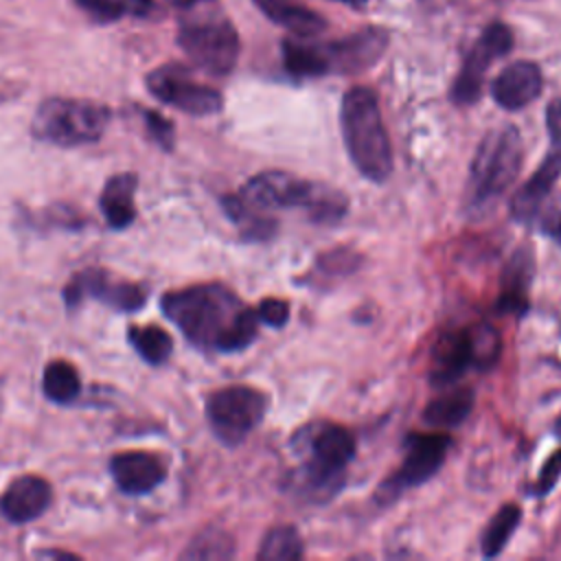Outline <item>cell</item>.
I'll list each match as a JSON object with an SVG mask.
<instances>
[{
    "mask_svg": "<svg viewBox=\"0 0 561 561\" xmlns=\"http://www.w3.org/2000/svg\"><path fill=\"white\" fill-rule=\"evenodd\" d=\"M237 195L252 208L270 215L278 208H302L311 221L322 226L342 221L348 210L344 191L324 182L298 180L283 171H265L250 178Z\"/></svg>",
    "mask_w": 561,
    "mask_h": 561,
    "instance_id": "277c9868",
    "label": "cell"
},
{
    "mask_svg": "<svg viewBox=\"0 0 561 561\" xmlns=\"http://www.w3.org/2000/svg\"><path fill=\"white\" fill-rule=\"evenodd\" d=\"M357 265V256L351 254L348 250H333V252H327L322 259H320V267L327 270V272H335V274H344V272H351L353 267Z\"/></svg>",
    "mask_w": 561,
    "mask_h": 561,
    "instance_id": "836d02e7",
    "label": "cell"
},
{
    "mask_svg": "<svg viewBox=\"0 0 561 561\" xmlns=\"http://www.w3.org/2000/svg\"><path fill=\"white\" fill-rule=\"evenodd\" d=\"M114 482L123 493L140 495L164 480V462L149 451H123L110 462Z\"/></svg>",
    "mask_w": 561,
    "mask_h": 561,
    "instance_id": "ac0fdd59",
    "label": "cell"
},
{
    "mask_svg": "<svg viewBox=\"0 0 561 561\" xmlns=\"http://www.w3.org/2000/svg\"><path fill=\"white\" fill-rule=\"evenodd\" d=\"M129 342L134 344L138 355L145 362L153 364V366L167 362L171 351H173L171 335L164 329L153 327V324H149V327H131L129 329Z\"/></svg>",
    "mask_w": 561,
    "mask_h": 561,
    "instance_id": "83f0119b",
    "label": "cell"
},
{
    "mask_svg": "<svg viewBox=\"0 0 561 561\" xmlns=\"http://www.w3.org/2000/svg\"><path fill=\"white\" fill-rule=\"evenodd\" d=\"M110 123V110L85 99H46L33 116L35 138L59 145L79 147L96 142Z\"/></svg>",
    "mask_w": 561,
    "mask_h": 561,
    "instance_id": "52a82bcc",
    "label": "cell"
},
{
    "mask_svg": "<svg viewBox=\"0 0 561 561\" xmlns=\"http://www.w3.org/2000/svg\"><path fill=\"white\" fill-rule=\"evenodd\" d=\"M75 2L99 22H112L121 18L125 11L123 0H75Z\"/></svg>",
    "mask_w": 561,
    "mask_h": 561,
    "instance_id": "1f68e13d",
    "label": "cell"
},
{
    "mask_svg": "<svg viewBox=\"0 0 561 561\" xmlns=\"http://www.w3.org/2000/svg\"><path fill=\"white\" fill-rule=\"evenodd\" d=\"M162 311L202 351L234 353L256 337V311L219 283L169 291L162 296Z\"/></svg>",
    "mask_w": 561,
    "mask_h": 561,
    "instance_id": "6da1fadb",
    "label": "cell"
},
{
    "mask_svg": "<svg viewBox=\"0 0 561 561\" xmlns=\"http://www.w3.org/2000/svg\"><path fill=\"white\" fill-rule=\"evenodd\" d=\"M134 173H118L107 180L101 193V210L112 228H125L134 221V191H136Z\"/></svg>",
    "mask_w": 561,
    "mask_h": 561,
    "instance_id": "44dd1931",
    "label": "cell"
},
{
    "mask_svg": "<svg viewBox=\"0 0 561 561\" xmlns=\"http://www.w3.org/2000/svg\"><path fill=\"white\" fill-rule=\"evenodd\" d=\"M0 410H2V392H0Z\"/></svg>",
    "mask_w": 561,
    "mask_h": 561,
    "instance_id": "74e56055",
    "label": "cell"
},
{
    "mask_svg": "<svg viewBox=\"0 0 561 561\" xmlns=\"http://www.w3.org/2000/svg\"><path fill=\"white\" fill-rule=\"evenodd\" d=\"M522 522V508L517 504H504L486 524L484 533L480 535V550L486 559H493L497 557L508 539L513 537L515 528L519 526Z\"/></svg>",
    "mask_w": 561,
    "mask_h": 561,
    "instance_id": "d4e9b609",
    "label": "cell"
},
{
    "mask_svg": "<svg viewBox=\"0 0 561 561\" xmlns=\"http://www.w3.org/2000/svg\"><path fill=\"white\" fill-rule=\"evenodd\" d=\"M500 333L489 324H476L460 331L443 333L430 362V381L449 386L469 368H489L500 357Z\"/></svg>",
    "mask_w": 561,
    "mask_h": 561,
    "instance_id": "ba28073f",
    "label": "cell"
},
{
    "mask_svg": "<svg viewBox=\"0 0 561 561\" xmlns=\"http://www.w3.org/2000/svg\"><path fill=\"white\" fill-rule=\"evenodd\" d=\"M554 432L561 436V419H559ZM559 478H561V447L557 451H552L550 458L543 462V467L539 471V478H537V482L533 486V493L539 495V497L550 493L554 489V484L559 482Z\"/></svg>",
    "mask_w": 561,
    "mask_h": 561,
    "instance_id": "f546056e",
    "label": "cell"
},
{
    "mask_svg": "<svg viewBox=\"0 0 561 561\" xmlns=\"http://www.w3.org/2000/svg\"><path fill=\"white\" fill-rule=\"evenodd\" d=\"M543 88L541 68L535 61H513L508 64L491 83L493 101L504 110H522L533 103Z\"/></svg>",
    "mask_w": 561,
    "mask_h": 561,
    "instance_id": "2e32d148",
    "label": "cell"
},
{
    "mask_svg": "<svg viewBox=\"0 0 561 561\" xmlns=\"http://www.w3.org/2000/svg\"><path fill=\"white\" fill-rule=\"evenodd\" d=\"M476 394L471 388H456L432 399L423 410V421L432 427H456L473 410Z\"/></svg>",
    "mask_w": 561,
    "mask_h": 561,
    "instance_id": "603a6c76",
    "label": "cell"
},
{
    "mask_svg": "<svg viewBox=\"0 0 561 561\" xmlns=\"http://www.w3.org/2000/svg\"><path fill=\"white\" fill-rule=\"evenodd\" d=\"M388 31L379 26H366L342 39L322 46L329 72L357 75L375 66L388 48Z\"/></svg>",
    "mask_w": 561,
    "mask_h": 561,
    "instance_id": "5bb4252c",
    "label": "cell"
},
{
    "mask_svg": "<svg viewBox=\"0 0 561 561\" xmlns=\"http://www.w3.org/2000/svg\"><path fill=\"white\" fill-rule=\"evenodd\" d=\"M403 447L405 451L399 469L377 489V500L381 502H392L405 489L434 478L447 458L451 440L445 434H410L405 436Z\"/></svg>",
    "mask_w": 561,
    "mask_h": 561,
    "instance_id": "8fae6325",
    "label": "cell"
},
{
    "mask_svg": "<svg viewBox=\"0 0 561 561\" xmlns=\"http://www.w3.org/2000/svg\"><path fill=\"white\" fill-rule=\"evenodd\" d=\"M256 318L267 327L280 329L289 320V302L283 298H265L256 307Z\"/></svg>",
    "mask_w": 561,
    "mask_h": 561,
    "instance_id": "4dcf8cb0",
    "label": "cell"
},
{
    "mask_svg": "<svg viewBox=\"0 0 561 561\" xmlns=\"http://www.w3.org/2000/svg\"><path fill=\"white\" fill-rule=\"evenodd\" d=\"M340 127L353 167L370 182H386L392 173V147L370 88L355 85L344 94Z\"/></svg>",
    "mask_w": 561,
    "mask_h": 561,
    "instance_id": "5b68a950",
    "label": "cell"
},
{
    "mask_svg": "<svg viewBox=\"0 0 561 561\" xmlns=\"http://www.w3.org/2000/svg\"><path fill=\"white\" fill-rule=\"evenodd\" d=\"M64 296L70 307H75L85 296L99 298L121 311H134L145 305V289L140 285L116 280L103 270H83L77 274L68 283Z\"/></svg>",
    "mask_w": 561,
    "mask_h": 561,
    "instance_id": "9a60e30c",
    "label": "cell"
},
{
    "mask_svg": "<svg viewBox=\"0 0 561 561\" xmlns=\"http://www.w3.org/2000/svg\"><path fill=\"white\" fill-rule=\"evenodd\" d=\"M145 118H147V127H149L153 140L158 145H162L164 149H171V145H173V125L164 116H160L158 112H145Z\"/></svg>",
    "mask_w": 561,
    "mask_h": 561,
    "instance_id": "d6a6232c",
    "label": "cell"
},
{
    "mask_svg": "<svg viewBox=\"0 0 561 561\" xmlns=\"http://www.w3.org/2000/svg\"><path fill=\"white\" fill-rule=\"evenodd\" d=\"M182 11L178 44L184 55L213 77L230 75L239 59V35L232 22L219 9L202 7V0Z\"/></svg>",
    "mask_w": 561,
    "mask_h": 561,
    "instance_id": "8992f818",
    "label": "cell"
},
{
    "mask_svg": "<svg viewBox=\"0 0 561 561\" xmlns=\"http://www.w3.org/2000/svg\"><path fill=\"white\" fill-rule=\"evenodd\" d=\"M522 156V138L513 125L493 127L482 136L465 186V213L471 219L486 217L508 193L519 175Z\"/></svg>",
    "mask_w": 561,
    "mask_h": 561,
    "instance_id": "3957f363",
    "label": "cell"
},
{
    "mask_svg": "<svg viewBox=\"0 0 561 561\" xmlns=\"http://www.w3.org/2000/svg\"><path fill=\"white\" fill-rule=\"evenodd\" d=\"M44 394L55 403H70L81 392V379L72 364L55 359L44 370Z\"/></svg>",
    "mask_w": 561,
    "mask_h": 561,
    "instance_id": "4316f807",
    "label": "cell"
},
{
    "mask_svg": "<svg viewBox=\"0 0 561 561\" xmlns=\"http://www.w3.org/2000/svg\"><path fill=\"white\" fill-rule=\"evenodd\" d=\"M53 500L50 484L39 476H22L9 484L0 500V511L15 524L39 517Z\"/></svg>",
    "mask_w": 561,
    "mask_h": 561,
    "instance_id": "d6986e66",
    "label": "cell"
},
{
    "mask_svg": "<svg viewBox=\"0 0 561 561\" xmlns=\"http://www.w3.org/2000/svg\"><path fill=\"white\" fill-rule=\"evenodd\" d=\"M513 48V33L504 22H491L462 59L460 72L451 85V99L458 105H471L482 94V81L489 66Z\"/></svg>",
    "mask_w": 561,
    "mask_h": 561,
    "instance_id": "4fadbf2b",
    "label": "cell"
},
{
    "mask_svg": "<svg viewBox=\"0 0 561 561\" xmlns=\"http://www.w3.org/2000/svg\"><path fill=\"white\" fill-rule=\"evenodd\" d=\"M283 64L294 77H322L329 75L327 57L322 46L298 39H285L280 46Z\"/></svg>",
    "mask_w": 561,
    "mask_h": 561,
    "instance_id": "cb8c5ba5",
    "label": "cell"
},
{
    "mask_svg": "<svg viewBox=\"0 0 561 561\" xmlns=\"http://www.w3.org/2000/svg\"><path fill=\"white\" fill-rule=\"evenodd\" d=\"M539 228L546 237H550L554 243L561 245V210L550 208L539 217Z\"/></svg>",
    "mask_w": 561,
    "mask_h": 561,
    "instance_id": "e575fe53",
    "label": "cell"
},
{
    "mask_svg": "<svg viewBox=\"0 0 561 561\" xmlns=\"http://www.w3.org/2000/svg\"><path fill=\"white\" fill-rule=\"evenodd\" d=\"M305 554V543L294 526H274L265 533L256 559L259 561H298Z\"/></svg>",
    "mask_w": 561,
    "mask_h": 561,
    "instance_id": "484cf974",
    "label": "cell"
},
{
    "mask_svg": "<svg viewBox=\"0 0 561 561\" xmlns=\"http://www.w3.org/2000/svg\"><path fill=\"white\" fill-rule=\"evenodd\" d=\"M294 447L302 456L291 482L311 500L327 502L344 484V471L355 456V436L337 423H313L294 436Z\"/></svg>",
    "mask_w": 561,
    "mask_h": 561,
    "instance_id": "7a4b0ae2",
    "label": "cell"
},
{
    "mask_svg": "<svg viewBox=\"0 0 561 561\" xmlns=\"http://www.w3.org/2000/svg\"><path fill=\"white\" fill-rule=\"evenodd\" d=\"M535 278V256L528 245L517 248L500 276L497 311L522 316L528 309V294Z\"/></svg>",
    "mask_w": 561,
    "mask_h": 561,
    "instance_id": "e0dca14e",
    "label": "cell"
},
{
    "mask_svg": "<svg viewBox=\"0 0 561 561\" xmlns=\"http://www.w3.org/2000/svg\"><path fill=\"white\" fill-rule=\"evenodd\" d=\"M195 0H134V9L140 11V13H147V11H156V9H162V7L186 9Z\"/></svg>",
    "mask_w": 561,
    "mask_h": 561,
    "instance_id": "d590c367",
    "label": "cell"
},
{
    "mask_svg": "<svg viewBox=\"0 0 561 561\" xmlns=\"http://www.w3.org/2000/svg\"><path fill=\"white\" fill-rule=\"evenodd\" d=\"M234 557V539L221 528L202 530L188 548L182 552V559H232Z\"/></svg>",
    "mask_w": 561,
    "mask_h": 561,
    "instance_id": "f1b7e54d",
    "label": "cell"
},
{
    "mask_svg": "<svg viewBox=\"0 0 561 561\" xmlns=\"http://www.w3.org/2000/svg\"><path fill=\"white\" fill-rule=\"evenodd\" d=\"M259 11L274 24L287 28L296 37H316L327 28V20L296 0H252Z\"/></svg>",
    "mask_w": 561,
    "mask_h": 561,
    "instance_id": "ffe728a7",
    "label": "cell"
},
{
    "mask_svg": "<svg viewBox=\"0 0 561 561\" xmlns=\"http://www.w3.org/2000/svg\"><path fill=\"white\" fill-rule=\"evenodd\" d=\"M147 88L158 101L191 116L217 114L224 107L221 92L195 81L193 75L180 64H167L149 72Z\"/></svg>",
    "mask_w": 561,
    "mask_h": 561,
    "instance_id": "7c38bea8",
    "label": "cell"
},
{
    "mask_svg": "<svg viewBox=\"0 0 561 561\" xmlns=\"http://www.w3.org/2000/svg\"><path fill=\"white\" fill-rule=\"evenodd\" d=\"M267 397L250 386H226L215 390L206 401V419L217 436L228 447L241 445L250 432L263 421Z\"/></svg>",
    "mask_w": 561,
    "mask_h": 561,
    "instance_id": "9c48e42d",
    "label": "cell"
},
{
    "mask_svg": "<svg viewBox=\"0 0 561 561\" xmlns=\"http://www.w3.org/2000/svg\"><path fill=\"white\" fill-rule=\"evenodd\" d=\"M546 129H548V151L535 173L517 188L511 199V217L530 224L541 213V204L557 184L561 175V99H552L546 107Z\"/></svg>",
    "mask_w": 561,
    "mask_h": 561,
    "instance_id": "30bf717a",
    "label": "cell"
},
{
    "mask_svg": "<svg viewBox=\"0 0 561 561\" xmlns=\"http://www.w3.org/2000/svg\"><path fill=\"white\" fill-rule=\"evenodd\" d=\"M337 2H342V4H348V7H353V9H364L368 0H337Z\"/></svg>",
    "mask_w": 561,
    "mask_h": 561,
    "instance_id": "8d00e7d4",
    "label": "cell"
},
{
    "mask_svg": "<svg viewBox=\"0 0 561 561\" xmlns=\"http://www.w3.org/2000/svg\"><path fill=\"white\" fill-rule=\"evenodd\" d=\"M221 206L245 241H267L276 234V219L270 213L248 206L239 195H226Z\"/></svg>",
    "mask_w": 561,
    "mask_h": 561,
    "instance_id": "7402d4cb",
    "label": "cell"
}]
</instances>
